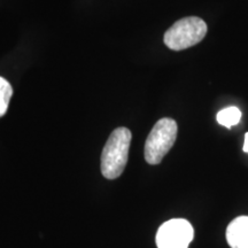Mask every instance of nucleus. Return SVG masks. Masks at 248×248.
<instances>
[{"label": "nucleus", "mask_w": 248, "mask_h": 248, "mask_svg": "<svg viewBox=\"0 0 248 248\" xmlns=\"http://www.w3.org/2000/svg\"><path fill=\"white\" fill-rule=\"evenodd\" d=\"M131 137V131L124 126L111 132L101 154V172L105 178L115 179L122 175L128 162Z\"/></svg>", "instance_id": "obj_1"}, {"label": "nucleus", "mask_w": 248, "mask_h": 248, "mask_svg": "<svg viewBox=\"0 0 248 248\" xmlns=\"http://www.w3.org/2000/svg\"><path fill=\"white\" fill-rule=\"evenodd\" d=\"M207 24L202 18L188 16L177 21L164 33L163 40L167 47L172 51H182L197 45L206 36Z\"/></svg>", "instance_id": "obj_2"}, {"label": "nucleus", "mask_w": 248, "mask_h": 248, "mask_svg": "<svg viewBox=\"0 0 248 248\" xmlns=\"http://www.w3.org/2000/svg\"><path fill=\"white\" fill-rule=\"evenodd\" d=\"M178 126L175 120L164 117L155 123L145 142V160L150 164H159L171 150L177 138Z\"/></svg>", "instance_id": "obj_3"}, {"label": "nucleus", "mask_w": 248, "mask_h": 248, "mask_svg": "<svg viewBox=\"0 0 248 248\" xmlns=\"http://www.w3.org/2000/svg\"><path fill=\"white\" fill-rule=\"evenodd\" d=\"M191 223L183 218H173L163 223L156 233L157 248H187L193 240Z\"/></svg>", "instance_id": "obj_4"}, {"label": "nucleus", "mask_w": 248, "mask_h": 248, "mask_svg": "<svg viewBox=\"0 0 248 248\" xmlns=\"http://www.w3.org/2000/svg\"><path fill=\"white\" fill-rule=\"evenodd\" d=\"M226 241L231 248H248V216L237 217L229 224Z\"/></svg>", "instance_id": "obj_5"}, {"label": "nucleus", "mask_w": 248, "mask_h": 248, "mask_svg": "<svg viewBox=\"0 0 248 248\" xmlns=\"http://www.w3.org/2000/svg\"><path fill=\"white\" fill-rule=\"evenodd\" d=\"M217 122L225 128H232L233 125H237L241 120V111L238 107L230 106L224 109L219 110L216 116Z\"/></svg>", "instance_id": "obj_6"}, {"label": "nucleus", "mask_w": 248, "mask_h": 248, "mask_svg": "<svg viewBox=\"0 0 248 248\" xmlns=\"http://www.w3.org/2000/svg\"><path fill=\"white\" fill-rule=\"evenodd\" d=\"M13 95V88L7 79L0 77V117L7 113L9 101Z\"/></svg>", "instance_id": "obj_7"}, {"label": "nucleus", "mask_w": 248, "mask_h": 248, "mask_svg": "<svg viewBox=\"0 0 248 248\" xmlns=\"http://www.w3.org/2000/svg\"><path fill=\"white\" fill-rule=\"evenodd\" d=\"M244 152L248 153V132L245 135V142H244V147H243Z\"/></svg>", "instance_id": "obj_8"}]
</instances>
